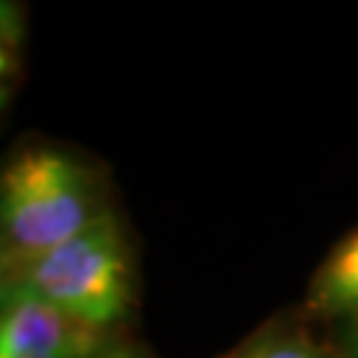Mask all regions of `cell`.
<instances>
[{"label": "cell", "instance_id": "obj_1", "mask_svg": "<svg viewBox=\"0 0 358 358\" xmlns=\"http://www.w3.org/2000/svg\"><path fill=\"white\" fill-rule=\"evenodd\" d=\"M103 215L96 178L72 154L29 146L3 170V263H22L88 231Z\"/></svg>", "mask_w": 358, "mask_h": 358}, {"label": "cell", "instance_id": "obj_2", "mask_svg": "<svg viewBox=\"0 0 358 358\" xmlns=\"http://www.w3.org/2000/svg\"><path fill=\"white\" fill-rule=\"evenodd\" d=\"M6 282L22 284L66 316L112 332L133 306V268L115 217L38 257L6 266Z\"/></svg>", "mask_w": 358, "mask_h": 358}, {"label": "cell", "instance_id": "obj_3", "mask_svg": "<svg viewBox=\"0 0 358 358\" xmlns=\"http://www.w3.org/2000/svg\"><path fill=\"white\" fill-rule=\"evenodd\" d=\"M0 358H122L109 332L66 316L27 287L3 282Z\"/></svg>", "mask_w": 358, "mask_h": 358}, {"label": "cell", "instance_id": "obj_4", "mask_svg": "<svg viewBox=\"0 0 358 358\" xmlns=\"http://www.w3.org/2000/svg\"><path fill=\"white\" fill-rule=\"evenodd\" d=\"M316 300L327 313L358 319V231L337 244L321 266Z\"/></svg>", "mask_w": 358, "mask_h": 358}, {"label": "cell", "instance_id": "obj_5", "mask_svg": "<svg viewBox=\"0 0 358 358\" xmlns=\"http://www.w3.org/2000/svg\"><path fill=\"white\" fill-rule=\"evenodd\" d=\"M236 358H324L316 348L300 337H268L260 345L244 350Z\"/></svg>", "mask_w": 358, "mask_h": 358}, {"label": "cell", "instance_id": "obj_6", "mask_svg": "<svg viewBox=\"0 0 358 358\" xmlns=\"http://www.w3.org/2000/svg\"><path fill=\"white\" fill-rule=\"evenodd\" d=\"M27 358H53V356H27Z\"/></svg>", "mask_w": 358, "mask_h": 358}, {"label": "cell", "instance_id": "obj_7", "mask_svg": "<svg viewBox=\"0 0 358 358\" xmlns=\"http://www.w3.org/2000/svg\"><path fill=\"white\" fill-rule=\"evenodd\" d=\"M356 358H358V350H356Z\"/></svg>", "mask_w": 358, "mask_h": 358}]
</instances>
